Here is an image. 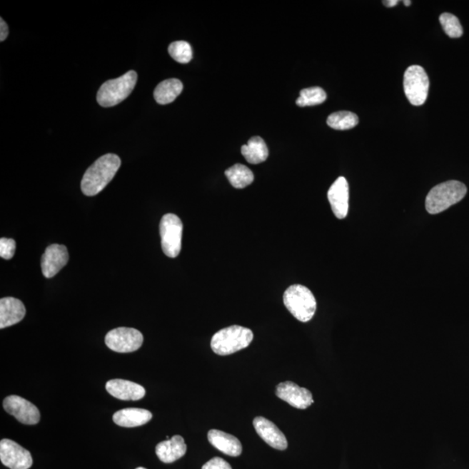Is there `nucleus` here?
<instances>
[{"label":"nucleus","instance_id":"f257e3e1","mask_svg":"<svg viewBox=\"0 0 469 469\" xmlns=\"http://www.w3.org/2000/svg\"><path fill=\"white\" fill-rule=\"evenodd\" d=\"M121 160L115 154H106L88 168L81 182L83 193L88 196L101 192L117 173Z\"/></svg>","mask_w":469,"mask_h":469},{"label":"nucleus","instance_id":"f03ea898","mask_svg":"<svg viewBox=\"0 0 469 469\" xmlns=\"http://www.w3.org/2000/svg\"><path fill=\"white\" fill-rule=\"evenodd\" d=\"M467 191L466 186L456 180L440 183L428 192L425 203L426 210L428 213L439 214L462 201L467 194Z\"/></svg>","mask_w":469,"mask_h":469},{"label":"nucleus","instance_id":"7ed1b4c3","mask_svg":"<svg viewBox=\"0 0 469 469\" xmlns=\"http://www.w3.org/2000/svg\"><path fill=\"white\" fill-rule=\"evenodd\" d=\"M254 336L250 328L233 326L216 332L211 346L216 355H228L250 346Z\"/></svg>","mask_w":469,"mask_h":469},{"label":"nucleus","instance_id":"20e7f679","mask_svg":"<svg viewBox=\"0 0 469 469\" xmlns=\"http://www.w3.org/2000/svg\"><path fill=\"white\" fill-rule=\"evenodd\" d=\"M284 306L300 322L307 323L314 316L316 301L308 288L300 284L288 287L283 295Z\"/></svg>","mask_w":469,"mask_h":469},{"label":"nucleus","instance_id":"39448f33","mask_svg":"<svg viewBox=\"0 0 469 469\" xmlns=\"http://www.w3.org/2000/svg\"><path fill=\"white\" fill-rule=\"evenodd\" d=\"M138 74L134 71H130L122 77L108 80L104 83L98 92L97 100L103 107L117 106L129 97L137 84Z\"/></svg>","mask_w":469,"mask_h":469},{"label":"nucleus","instance_id":"423d86ee","mask_svg":"<svg viewBox=\"0 0 469 469\" xmlns=\"http://www.w3.org/2000/svg\"><path fill=\"white\" fill-rule=\"evenodd\" d=\"M405 94L413 106H420L426 102L430 90V79L422 66H411L405 71Z\"/></svg>","mask_w":469,"mask_h":469},{"label":"nucleus","instance_id":"0eeeda50","mask_svg":"<svg viewBox=\"0 0 469 469\" xmlns=\"http://www.w3.org/2000/svg\"><path fill=\"white\" fill-rule=\"evenodd\" d=\"M162 250L169 258H175L181 251L183 223L178 216L164 215L159 226Z\"/></svg>","mask_w":469,"mask_h":469},{"label":"nucleus","instance_id":"6e6552de","mask_svg":"<svg viewBox=\"0 0 469 469\" xmlns=\"http://www.w3.org/2000/svg\"><path fill=\"white\" fill-rule=\"evenodd\" d=\"M143 343L142 333L133 328L121 327L107 333L106 344L118 353H131L139 350Z\"/></svg>","mask_w":469,"mask_h":469},{"label":"nucleus","instance_id":"1a4fd4ad","mask_svg":"<svg viewBox=\"0 0 469 469\" xmlns=\"http://www.w3.org/2000/svg\"><path fill=\"white\" fill-rule=\"evenodd\" d=\"M0 460L11 469H29L34 463L31 453L9 439L0 442Z\"/></svg>","mask_w":469,"mask_h":469},{"label":"nucleus","instance_id":"9d476101","mask_svg":"<svg viewBox=\"0 0 469 469\" xmlns=\"http://www.w3.org/2000/svg\"><path fill=\"white\" fill-rule=\"evenodd\" d=\"M4 408L14 415L19 423L26 425H36L40 420V412L34 403L19 395H9L4 400Z\"/></svg>","mask_w":469,"mask_h":469},{"label":"nucleus","instance_id":"9b49d317","mask_svg":"<svg viewBox=\"0 0 469 469\" xmlns=\"http://www.w3.org/2000/svg\"><path fill=\"white\" fill-rule=\"evenodd\" d=\"M276 393L278 398L299 410H306L314 403L310 390L292 382L279 383Z\"/></svg>","mask_w":469,"mask_h":469},{"label":"nucleus","instance_id":"f8f14e48","mask_svg":"<svg viewBox=\"0 0 469 469\" xmlns=\"http://www.w3.org/2000/svg\"><path fill=\"white\" fill-rule=\"evenodd\" d=\"M69 260L67 248L60 244L48 246L41 259V270L46 278H54L65 267Z\"/></svg>","mask_w":469,"mask_h":469},{"label":"nucleus","instance_id":"ddd939ff","mask_svg":"<svg viewBox=\"0 0 469 469\" xmlns=\"http://www.w3.org/2000/svg\"><path fill=\"white\" fill-rule=\"evenodd\" d=\"M348 198H350V190H348V181L343 176H340L328 191V199L333 213L338 219L346 218L348 215Z\"/></svg>","mask_w":469,"mask_h":469},{"label":"nucleus","instance_id":"4468645a","mask_svg":"<svg viewBox=\"0 0 469 469\" xmlns=\"http://www.w3.org/2000/svg\"><path fill=\"white\" fill-rule=\"evenodd\" d=\"M256 433L264 442L278 450H286L288 442L286 435L276 425L264 417L258 416L253 420Z\"/></svg>","mask_w":469,"mask_h":469},{"label":"nucleus","instance_id":"2eb2a0df","mask_svg":"<svg viewBox=\"0 0 469 469\" xmlns=\"http://www.w3.org/2000/svg\"><path fill=\"white\" fill-rule=\"evenodd\" d=\"M106 388L111 395L122 400H141L146 393L141 385L122 379L110 380Z\"/></svg>","mask_w":469,"mask_h":469},{"label":"nucleus","instance_id":"dca6fc26","mask_svg":"<svg viewBox=\"0 0 469 469\" xmlns=\"http://www.w3.org/2000/svg\"><path fill=\"white\" fill-rule=\"evenodd\" d=\"M26 307L21 301L14 298L0 300V328L13 326L25 318Z\"/></svg>","mask_w":469,"mask_h":469},{"label":"nucleus","instance_id":"f3484780","mask_svg":"<svg viewBox=\"0 0 469 469\" xmlns=\"http://www.w3.org/2000/svg\"><path fill=\"white\" fill-rule=\"evenodd\" d=\"M186 450L187 446L181 435H174L156 447V454L163 463H172L182 458Z\"/></svg>","mask_w":469,"mask_h":469},{"label":"nucleus","instance_id":"a211bd4d","mask_svg":"<svg viewBox=\"0 0 469 469\" xmlns=\"http://www.w3.org/2000/svg\"><path fill=\"white\" fill-rule=\"evenodd\" d=\"M208 440L216 450L228 456L238 457L242 454V444L234 435L221 430H211L208 433Z\"/></svg>","mask_w":469,"mask_h":469},{"label":"nucleus","instance_id":"6ab92c4d","mask_svg":"<svg viewBox=\"0 0 469 469\" xmlns=\"http://www.w3.org/2000/svg\"><path fill=\"white\" fill-rule=\"evenodd\" d=\"M152 414L143 408H129L116 412L114 422L123 428H136L143 426L150 422Z\"/></svg>","mask_w":469,"mask_h":469},{"label":"nucleus","instance_id":"aec40b11","mask_svg":"<svg viewBox=\"0 0 469 469\" xmlns=\"http://www.w3.org/2000/svg\"><path fill=\"white\" fill-rule=\"evenodd\" d=\"M183 84L176 79L163 80L154 91V98L160 104H167L174 101L183 91Z\"/></svg>","mask_w":469,"mask_h":469},{"label":"nucleus","instance_id":"412c9836","mask_svg":"<svg viewBox=\"0 0 469 469\" xmlns=\"http://www.w3.org/2000/svg\"><path fill=\"white\" fill-rule=\"evenodd\" d=\"M242 154L248 163L258 164L266 161L268 156V149L262 138L253 137L242 146Z\"/></svg>","mask_w":469,"mask_h":469},{"label":"nucleus","instance_id":"4be33fe9","mask_svg":"<svg viewBox=\"0 0 469 469\" xmlns=\"http://www.w3.org/2000/svg\"><path fill=\"white\" fill-rule=\"evenodd\" d=\"M226 175L232 186L243 189L254 181V174L243 164L236 163L226 171Z\"/></svg>","mask_w":469,"mask_h":469},{"label":"nucleus","instance_id":"5701e85b","mask_svg":"<svg viewBox=\"0 0 469 469\" xmlns=\"http://www.w3.org/2000/svg\"><path fill=\"white\" fill-rule=\"evenodd\" d=\"M359 118L356 114L351 111H338L328 116V126L332 129L346 131L358 126Z\"/></svg>","mask_w":469,"mask_h":469},{"label":"nucleus","instance_id":"b1692460","mask_svg":"<svg viewBox=\"0 0 469 469\" xmlns=\"http://www.w3.org/2000/svg\"><path fill=\"white\" fill-rule=\"evenodd\" d=\"M327 99L326 92L321 87H310L300 92L296 104L300 107L314 106L323 104Z\"/></svg>","mask_w":469,"mask_h":469},{"label":"nucleus","instance_id":"393cba45","mask_svg":"<svg viewBox=\"0 0 469 469\" xmlns=\"http://www.w3.org/2000/svg\"><path fill=\"white\" fill-rule=\"evenodd\" d=\"M440 23L448 37L458 39L463 35V28L458 18L454 14H443L440 16Z\"/></svg>","mask_w":469,"mask_h":469},{"label":"nucleus","instance_id":"a878e982","mask_svg":"<svg viewBox=\"0 0 469 469\" xmlns=\"http://www.w3.org/2000/svg\"><path fill=\"white\" fill-rule=\"evenodd\" d=\"M171 57L180 64H187L192 59V49L186 41H176L171 43L169 49Z\"/></svg>","mask_w":469,"mask_h":469},{"label":"nucleus","instance_id":"bb28decb","mask_svg":"<svg viewBox=\"0 0 469 469\" xmlns=\"http://www.w3.org/2000/svg\"><path fill=\"white\" fill-rule=\"evenodd\" d=\"M16 251V242L14 239L3 238L0 239V256L6 260L14 258Z\"/></svg>","mask_w":469,"mask_h":469},{"label":"nucleus","instance_id":"cd10ccee","mask_svg":"<svg viewBox=\"0 0 469 469\" xmlns=\"http://www.w3.org/2000/svg\"><path fill=\"white\" fill-rule=\"evenodd\" d=\"M202 469H232L230 464L220 457H215L203 465Z\"/></svg>","mask_w":469,"mask_h":469},{"label":"nucleus","instance_id":"c85d7f7f","mask_svg":"<svg viewBox=\"0 0 469 469\" xmlns=\"http://www.w3.org/2000/svg\"><path fill=\"white\" fill-rule=\"evenodd\" d=\"M0 41L3 42L6 40L8 34H9V29H8L7 24L4 21V19H0Z\"/></svg>","mask_w":469,"mask_h":469},{"label":"nucleus","instance_id":"c756f323","mask_svg":"<svg viewBox=\"0 0 469 469\" xmlns=\"http://www.w3.org/2000/svg\"><path fill=\"white\" fill-rule=\"evenodd\" d=\"M383 3L384 4V6H386L387 7H394L398 5L399 1L398 0H384Z\"/></svg>","mask_w":469,"mask_h":469},{"label":"nucleus","instance_id":"7c9ffc66","mask_svg":"<svg viewBox=\"0 0 469 469\" xmlns=\"http://www.w3.org/2000/svg\"><path fill=\"white\" fill-rule=\"evenodd\" d=\"M403 3L406 6H410L411 5V1H408V0H404Z\"/></svg>","mask_w":469,"mask_h":469},{"label":"nucleus","instance_id":"2f4dec72","mask_svg":"<svg viewBox=\"0 0 469 469\" xmlns=\"http://www.w3.org/2000/svg\"><path fill=\"white\" fill-rule=\"evenodd\" d=\"M136 469H146V468H144L140 467V468H136Z\"/></svg>","mask_w":469,"mask_h":469}]
</instances>
